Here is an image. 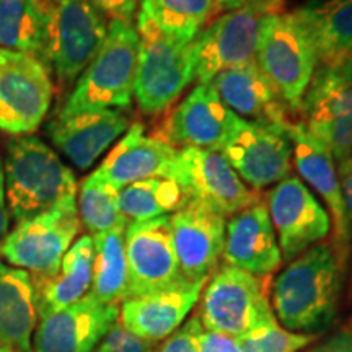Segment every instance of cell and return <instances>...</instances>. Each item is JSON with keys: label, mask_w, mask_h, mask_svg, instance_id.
Returning a JSON list of instances; mask_svg holds the SVG:
<instances>
[{"label": "cell", "mask_w": 352, "mask_h": 352, "mask_svg": "<svg viewBox=\"0 0 352 352\" xmlns=\"http://www.w3.org/2000/svg\"><path fill=\"white\" fill-rule=\"evenodd\" d=\"M342 261L328 243H316L274 277L270 303L280 327L292 333L327 331L338 316Z\"/></svg>", "instance_id": "1"}, {"label": "cell", "mask_w": 352, "mask_h": 352, "mask_svg": "<svg viewBox=\"0 0 352 352\" xmlns=\"http://www.w3.org/2000/svg\"><path fill=\"white\" fill-rule=\"evenodd\" d=\"M2 165L8 212L16 222L77 196L74 171L50 145L34 135L12 139Z\"/></svg>", "instance_id": "2"}, {"label": "cell", "mask_w": 352, "mask_h": 352, "mask_svg": "<svg viewBox=\"0 0 352 352\" xmlns=\"http://www.w3.org/2000/svg\"><path fill=\"white\" fill-rule=\"evenodd\" d=\"M139 44L134 25L120 20L109 21L103 46L78 77L76 88L60 109V116L129 109L134 96Z\"/></svg>", "instance_id": "3"}, {"label": "cell", "mask_w": 352, "mask_h": 352, "mask_svg": "<svg viewBox=\"0 0 352 352\" xmlns=\"http://www.w3.org/2000/svg\"><path fill=\"white\" fill-rule=\"evenodd\" d=\"M44 64L60 85L76 82L94 60L108 34V23L90 0H41Z\"/></svg>", "instance_id": "4"}, {"label": "cell", "mask_w": 352, "mask_h": 352, "mask_svg": "<svg viewBox=\"0 0 352 352\" xmlns=\"http://www.w3.org/2000/svg\"><path fill=\"white\" fill-rule=\"evenodd\" d=\"M254 60L290 113L300 104L316 67L314 46L294 12H271L261 20Z\"/></svg>", "instance_id": "5"}, {"label": "cell", "mask_w": 352, "mask_h": 352, "mask_svg": "<svg viewBox=\"0 0 352 352\" xmlns=\"http://www.w3.org/2000/svg\"><path fill=\"white\" fill-rule=\"evenodd\" d=\"M135 30L140 44L134 96L140 111L155 116L168 111L195 82V50L192 43L166 36L147 21L135 20Z\"/></svg>", "instance_id": "6"}, {"label": "cell", "mask_w": 352, "mask_h": 352, "mask_svg": "<svg viewBox=\"0 0 352 352\" xmlns=\"http://www.w3.org/2000/svg\"><path fill=\"white\" fill-rule=\"evenodd\" d=\"M77 196L57 202L54 208L16 222L0 243V256L7 264L34 276L50 279L59 271L65 253L80 232Z\"/></svg>", "instance_id": "7"}, {"label": "cell", "mask_w": 352, "mask_h": 352, "mask_svg": "<svg viewBox=\"0 0 352 352\" xmlns=\"http://www.w3.org/2000/svg\"><path fill=\"white\" fill-rule=\"evenodd\" d=\"M165 178L178 184L184 202L199 204L222 217H232L261 201L217 151L178 148Z\"/></svg>", "instance_id": "8"}, {"label": "cell", "mask_w": 352, "mask_h": 352, "mask_svg": "<svg viewBox=\"0 0 352 352\" xmlns=\"http://www.w3.org/2000/svg\"><path fill=\"white\" fill-rule=\"evenodd\" d=\"M300 122L341 164L352 155V60L318 65L303 95Z\"/></svg>", "instance_id": "9"}, {"label": "cell", "mask_w": 352, "mask_h": 352, "mask_svg": "<svg viewBox=\"0 0 352 352\" xmlns=\"http://www.w3.org/2000/svg\"><path fill=\"white\" fill-rule=\"evenodd\" d=\"M199 316L206 331L240 338L274 315L261 277L222 264L201 294Z\"/></svg>", "instance_id": "10"}, {"label": "cell", "mask_w": 352, "mask_h": 352, "mask_svg": "<svg viewBox=\"0 0 352 352\" xmlns=\"http://www.w3.org/2000/svg\"><path fill=\"white\" fill-rule=\"evenodd\" d=\"M51 70L38 57L0 50V131L30 135L51 108Z\"/></svg>", "instance_id": "11"}, {"label": "cell", "mask_w": 352, "mask_h": 352, "mask_svg": "<svg viewBox=\"0 0 352 352\" xmlns=\"http://www.w3.org/2000/svg\"><path fill=\"white\" fill-rule=\"evenodd\" d=\"M290 122L274 124L241 118L236 120L220 153L246 186L259 191L283 182L290 175L294 160V147L289 135Z\"/></svg>", "instance_id": "12"}, {"label": "cell", "mask_w": 352, "mask_h": 352, "mask_svg": "<svg viewBox=\"0 0 352 352\" xmlns=\"http://www.w3.org/2000/svg\"><path fill=\"white\" fill-rule=\"evenodd\" d=\"M266 208L274 227L283 261H292L331 233L327 208L296 175L271 188Z\"/></svg>", "instance_id": "13"}, {"label": "cell", "mask_w": 352, "mask_h": 352, "mask_svg": "<svg viewBox=\"0 0 352 352\" xmlns=\"http://www.w3.org/2000/svg\"><path fill=\"white\" fill-rule=\"evenodd\" d=\"M266 13L271 10L264 7H245L223 12L209 21L192 41L196 85L210 83L223 70L253 63L259 26Z\"/></svg>", "instance_id": "14"}, {"label": "cell", "mask_w": 352, "mask_h": 352, "mask_svg": "<svg viewBox=\"0 0 352 352\" xmlns=\"http://www.w3.org/2000/svg\"><path fill=\"white\" fill-rule=\"evenodd\" d=\"M155 129V138L171 147L222 151L239 120L210 83H197L178 104H173Z\"/></svg>", "instance_id": "15"}, {"label": "cell", "mask_w": 352, "mask_h": 352, "mask_svg": "<svg viewBox=\"0 0 352 352\" xmlns=\"http://www.w3.org/2000/svg\"><path fill=\"white\" fill-rule=\"evenodd\" d=\"M127 294L126 300L168 287L183 279L176 258L170 215L126 227Z\"/></svg>", "instance_id": "16"}, {"label": "cell", "mask_w": 352, "mask_h": 352, "mask_svg": "<svg viewBox=\"0 0 352 352\" xmlns=\"http://www.w3.org/2000/svg\"><path fill=\"white\" fill-rule=\"evenodd\" d=\"M120 321V305L103 303L90 294L72 305L39 318L33 334L34 352H94Z\"/></svg>", "instance_id": "17"}, {"label": "cell", "mask_w": 352, "mask_h": 352, "mask_svg": "<svg viewBox=\"0 0 352 352\" xmlns=\"http://www.w3.org/2000/svg\"><path fill=\"white\" fill-rule=\"evenodd\" d=\"M208 279H179L168 287L127 298L120 307V321L127 331L148 342L165 341L195 310Z\"/></svg>", "instance_id": "18"}, {"label": "cell", "mask_w": 352, "mask_h": 352, "mask_svg": "<svg viewBox=\"0 0 352 352\" xmlns=\"http://www.w3.org/2000/svg\"><path fill=\"white\" fill-rule=\"evenodd\" d=\"M289 135L292 140L294 162H296L298 173L303 176L307 186L314 189L323 199L324 208L331 219V230L334 235L333 248L344 263L352 230L346 215L336 162L323 144L308 134L300 121L290 122Z\"/></svg>", "instance_id": "19"}, {"label": "cell", "mask_w": 352, "mask_h": 352, "mask_svg": "<svg viewBox=\"0 0 352 352\" xmlns=\"http://www.w3.org/2000/svg\"><path fill=\"white\" fill-rule=\"evenodd\" d=\"M179 271L184 279H209L226 246L227 220L199 204L186 202L170 215Z\"/></svg>", "instance_id": "20"}, {"label": "cell", "mask_w": 352, "mask_h": 352, "mask_svg": "<svg viewBox=\"0 0 352 352\" xmlns=\"http://www.w3.org/2000/svg\"><path fill=\"white\" fill-rule=\"evenodd\" d=\"M222 258L228 266L258 277L279 270L283 254L264 202L259 201L227 220Z\"/></svg>", "instance_id": "21"}, {"label": "cell", "mask_w": 352, "mask_h": 352, "mask_svg": "<svg viewBox=\"0 0 352 352\" xmlns=\"http://www.w3.org/2000/svg\"><path fill=\"white\" fill-rule=\"evenodd\" d=\"M131 120L120 109L57 116L47 126L52 144L76 165L87 170L129 129Z\"/></svg>", "instance_id": "22"}, {"label": "cell", "mask_w": 352, "mask_h": 352, "mask_svg": "<svg viewBox=\"0 0 352 352\" xmlns=\"http://www.w3.org/2000/svg\"><path fill=\"white\" fill-rule=\"evenodd\" d=\"M210 85L222 103L241 120L274 124H287L292 121L289 118V108L256 60L223 70L212 78Z\"/></svg>", "instance_id": "23"}, {"label": "cell", "mask_w": 352, "mask_h": 352, "mask_svg": "<svg viewBox=\"0 0 352 352\" xmlns=\"http://www.w3.org/2000/svg\"><path fill=\"white\" fill-rule=\"evenodd\" d=\"M176 155L171 147L155 135L145 134L144 126L134 122L96 168L101 178L122 189L148 178H165Z\"/></svg>", "instance_id": "24"}, {"label": "cell", "mask_w": 352, "mask_h": 352, "mask_svg": "<svg viewBox=\"0 0 352 352\" xmlns=\"http://www.w3.org/2000/svg\"><path fill=\"white\" fill-rule=\"evenodd\" d=\"M318 65L352 60V0H308L294 10Z\"/></svg>", "instance_id": "25"}, {"label": "cell", "mask_w": 352, "mask_h": 352, "mask_svg": "<svg viewBox=\"0 0 352 352\" xmlns=\"http://www.w3.org/2000/svg\"><path fill=\"white\" fill-rule=\"evenodd\" d=\"M38 294L30 272L0 261V344L32 352Z\"/></svg>", "instance_id": "26"}, {"label": "cell", "mask_w": 352, "mask_h": 352, "mask_svg": "<svg viewBox=\"0 0 352 352\" xmlns=\"http://www.w3.org/2000/svg\"><path fill=\"white\" fill-rule=\"evenodd\" d=\"M94 240L83 235L76 240L50 279L34 280L38 294V318L56 314L88 296L94 279Z\"/></svg>", "instance_id": "27"}, {"label": "cell", "mask_w": 352, "mask_h": 352, "mask_svg": "<svg viewBox=\"0 0 352 352\" xmlns=\"http://www.w3.org/2000/svg\"><path fill=\"white\" fill-rule=\"evenodd\" d=\"M217 13L215 0H140L135 20L178 41L192 43Z\"/></svg>", "instance_id": "28"}, {"label": "cell", "mask_w": 352, "mask_h": 352, "mask_svg": "<svg viewBox=\"0 0 352 352\" xmlns=\"http://www.w3.org/2000/svg\"><path fill=\"white\" fill-rule=\"evenodd\" d=\"M127 227V226H126ZM126 227L95 233L94 240V279L90 296L103 303L118 305L126 300L127 294V258Z\"/></svg>", "instance_id": "29"}, {"label": "cell", "mask_w": 352, "mask_h": 352, "mask_svg": "<svg viewBox=\"0 0 352 352\" xmlns=\"http://www.w3.org/2000/svg\"><path fill=\"white\" fill-rule=\"evenodd\" d=\"M0 50L23 52L43 60L44 10L41 0H0Z\"/></svg>", "instance_id": "30"}, {"label": "cell", "mask_w": 352, "mask_h": 352, "mask_svg": "<svg viewBox=\"0 0 352 352\" xmlns=\"http://www.w3.org/2000/svg\"><path fill=\"white\" fill-rule=\"evenodd\" d=\"M184 196L173 179L148 178L120 189V210L127 222H144L182 209Z\"/></svg>", "instance_id": "31"}, {"label": "cell", "mask_w": 352, "mask_h": 352, "mask_svg": "<svg viewBox=\"0 0 352 352\" xmlns=\"http://www.w3.org/2000/svg\"><path fill=\"white\" fill-rule=\"evenodd\" d=\"M77 209L80 222L94 235L129 223L120 210V189L101 178L96 170L80 184Z\"/></svg>", "instance_id": "32"}, {"label": "cell", "mask_w": 352, "mask_h": 352, "mask_svg": "<svg viewBox=\"0 0 352 352\" xmlns=\"http://www.w3.org/2000/svg\"><path fill=\"white\" fill-rule=\"evenodd\" d=\"M236 340L243 352H300L314 342L315 336L289 331L271 315Z\"/></svg>", "instance_id": "33"}, {"label": "cell", "mask_w": 352, "mask_h": 352, "mask_svg": "<svg viewBox=\"0 0 352 352\" xmlns=\"http://www.w3.org/2000/svg\"><path fill=\"white\" fill-rule=\"evenodd\" d=\"M204 331L199 316L192 315L171 333L157 352H201V333Z\"/></svg>", "instance_id": "34"}, {"label": "cell", "mask_w": 352, "mask_h": 352, "mask_svg": "<svg viewBox=\"0 0 352 352\" xmlns=\"http://www.w3.org/2000/svg\"><path fill=\"white\" fill-rule=\"evenodd\" d=\"M90 2L103 13L104 19L120 20L131 25L135 20L140 6V0H90Z\"/></svg>", "instance_id": "35"}, {"label": "cell", "mask_w": 352, "mask_h": 352, "mask_svg": "<svg viewBox=\"0 0 352 352\" xmlns=\"http://www.w3.org/2000/svg\"><path fill=\"white\" fill-rule=\"evenodd\" d=\"M201 352H243L240 341L228 334L202 331L201 333Z\"/></svg>", "instance_id": "36"}, {"label": "cell", "mask_w": 352, "mask_h": 352, "mask_svg": "<svg viewBox=\"0 0 352 352\" xmlns=\"http://www.w3.org/2000/svg\"><path fill=\"white\" fill-rule=\"evenodd\" d=\"M311 352H352V329H340L320 341Z\"/></svg>", "instance_id": "37"}, {"label": "cell", "mask_w": 352, "mask_h": 352, "mask_svg": "<svg viewBox=\"0 0 352 352\" xmlns=\"http://www.w3.org/2000/svg\"><path fill=\"white\" fill-rule=\"evenodd\" d=\"M338 178H340L342 199H344L346 206V215L352 230V155L342 160L341 164H338Z\"/></svg>", "instance_id": "38"}, {"label": "cell", "mask_w": 352, "mask_h": 352, "mask_svg": "<svg viewBox=\"0 0 352 352\" xmlns=\"http://www.w3.org/2000/svg\"><path fill=\"white\" fill-rule=\"evenodd\" d=\"M217 12H232L245 7H264L271 12L283 10L284 0H215Z\"/></svg>", "instance_id": "39"}, {"label": "cell", "mask_w": 352, "mask_h": 352, "mask_svg": "<svg viewBox=\"0 0 352 352\" xmlns=\"http://www.w3.org/2000/svg\"><path fill=\"white\" fill-rule=\"evenodd\" d=\"M8 223H10V212H8L7 197H6V179H3V165L0 160V243L8 233Z\"/></svg>", "instance_id": "40"}, {"label": "cell", "mask_w": 352, "mask_h": 352, "mask_svg": "<svg viewBox=\"0 0 352 352\" xmlns=\"http://www.w3.org/2000/svg\"><path fill=\"white\" fill-rule=\"evenodd\" d=\"M111 352H155V344H153V342L139 340V338H134V340H132L127 346Z\"/></svg>", "instance_id": "41"}, {"label": "cell", "mask_w": 352, "mask_h": 352, "mask_svg": "<svg viewBox=\"0 0 352 352\" xmlns=\"http://www.w3.org/2000/svg\"><path fill=\"white\" fill-rule=\"evenodd\" d=\"M0 352H16V351H13L12 347H8V346H2V344H0Z\"/></svg>", "instance_id": "42"}, {"label": "cell", "mask_w": 352, "mask_h": 352, "mask_svg": "<svg viewBox=\"0 0 352 352\" xmlns=\"http://www.w3.org/2000/svg\"><path fill=\"white\" fill-rule=\"evenodd\" d=\"M310 352H311V351H310Z\"/></svg>", "instance_id": "43"}, {"label": "cell", "mask_w": 352, "mask_h": 352, "mask_svg": "<svg viewBox=\"0 0 352 352\" xmlns=\"http://www.w3.org/2000/svg\"><path fill=\"white\" fill-rule=\"evenodd\" d=\"M351 329H352V328H351Z\"/></svg>", "instance_id": "44"}]
</instances>
